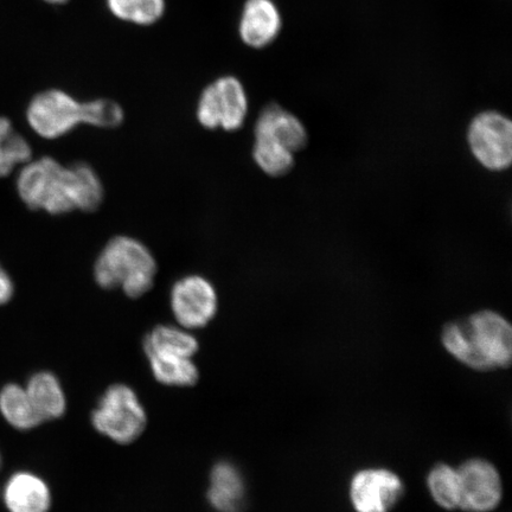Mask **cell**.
I'll return each mask as SVG.
<instances>
[{
	"mask_svg": "<svg viewBox=\"0 0 512 512\" xmlns=\"http://www.w3.org/2000/svg\"><path fill=\"white\" fill-rule=\"evenodd\" d=\"M43 2L49 5L60 6L68 4L70 0H43Z\"/></svg>",
	"mask_w": 512,
	"mask_h": 512,
	"instance_id": "26",
	"label": "cell"
},
{
	"mask_svg": "<svg viewBox=\"0 0 512 512\" xmlns=\"http://www.w3.org/2000/svg\"><path fill=\"white\" fill-rule=\"evenodd\" d=\"M460 485L459 509L466 512H491L503 497L501 475L494 464L485 459H470L458 467Z\"/></svg>",
	"mask_w": 512,
	"mask_h": 512,
	"instance_id": "9",
	"label": "cell"
},
{
	"mask_svg": "<svg viewBox=\"0 0 512 512\" xmlns=\"http://www.w3.org/2000/svg\"><path fill=\"white\" fill-rule=\"evenodd\" d=\"M15 296V284L8 271L0 265V306L11 302Z\"/></svg>",
	"mask_w": 512,
	"mask_h": 512,
	"instance_id": "25",
	"label": "cell"
},
{
	"mask_svg": "<svg viewBox=\"0 0 512 512\" xmlns=\"http://www.w3.org/2000/svg\"><path fill=\"white\" fill-rule=\"evenodd\" d=\"M70 170L74 181L76 210L92 213L99 209L104 201L105 190L98 174L87 163L70 165Z\"/></svg>",
	"mask_w": 512,
	"mask_h": 512,
	"instance_id": "21",
	"label": "cell"
},
{
	"mask_svg": "<svg viewBox=\"0 0 512 512\" xmlns=\"http://www.w3.org/2000/svg\"><path fill=\"white\" fill-rule=\"evenodd\" d=\"M153 377L164 386L192 387L200 380V371L192 358L146 355Z\"/></svg>",
	"mask_w": 512,
	"mask_h": 512,
	"instance_id": "19",
	"label": "cell"
},
{
	"mask_svg": "<svg viewBox=\"0 0 512 512\" xmlns=\"http://www.w3.org/2000/svg\"><path fill=\"white\" fill-rule=\"evenodd\" d=\"M246 483L238 466L215 464L210 472L208 502L217 512H241L246 504Z\"/></svg>",
	"mask_w": 512,
	"mask_h": 512,
	"instance_id": "14",
	"label": "cell"
},
{
	"mask_svg": "<svg viewBox=\"0 0 512 512\" xmlns=\"http://www.w3.org/2000/svg\"><path fill=\"white\" fill-rule=\"evenodd\" d=\"M405 492V485L388 469L358 471L351 479L350 501L356 512H390Z\"/></svg>",
	"mask_w": 512,
	"mask_h": 512,
	"instance_id": "10",
	"label": "cell"
},
{
	"mask_svg": "<svg viewBox=\"0 0 512 512\" xmlns=\"http://www.w3.org/2000/svg\"><path fill=\"white\" fill-rule=\"evenodd\" d=\"M157 262L143 242L117 236L107 243L94 265L96 284L104 290L121 288L127 297H143L155 284Z\"/></svg>",
	"mask_w": 512,
	"mask_h": 512,
	"instance_id": "2",
	"label": "cell"
},
{
	"mask_svg": "<svg viewBox=\"0 0 512 512\" xmlns=\"http://www.w3.org/2000/svg\"><path fill=\"white\" fill-rule=\"evenodd\" d=\"M108 12L119 22L150 28L164 18L166 0H105Z\"/></svg>",
	"mask_w": 512,
	"mask_h": 512,
	"instance_id": "18",
	"label": "cell"
},
{
	"mask_svg": "<svg viewBox=\"0 0 512 512\" xmlns=\"http://www.w3.org/2000/svg\"><path fill=\"white\" fill-rule=\"evenodd\" d=\"M3 502L9 512H49L53 498L46 480L29 471H19L6 482Z\"/></svg>",
	"mask_w": 512,
	"mask_h": 512,
	"instance_id": "13",
	"label": "cell"
},
{
	"mask_svg": "<svg viewBox=\"0 0 512 512\" xmlns=\"http://www.w3.org/2000/svg\"><path fill=\"white\" fill-rule=\"evenodd\" d=\"M472 156L486 170L502 172L512 163V123L501 112H480L467 127Z\"/></svg>",
	"mask_w": 512,
	"mask_h": 512,
	"instance_id": "6",
	"label": "cell"
},
{
	"mask_svg": "<svg viewBox=\"0 0 512 512\" xmlns=\"http://www.w3.org/2000/svg\"><path fill=\"white\" fill-rule=\"evenodd\" d=\"M248 107L243 83L234 75H223L203 89L196 117L207 130L222 128L226 132H235L245 124Z\"/></svg>",
	"mask_w": 512,
	"mask_h": 512,
	"instance_id": "5",
	"label": "cell"
},
{
	"mask_svg": "<svg viewBox=\"0 0 512 512\" xmlns=\"http://www.w3.org/2000/svg\"><path fill=\"white\" fill-rule=\"evenodd\" d=\"M145 355L192 358L200 349L197 338L189 330L174 325H158L144 338Z\"/></svg>",
	"mask_w": 512,
	"mask_h": 512,
	"instance_id": "16",
	"label": "cell"
},
{
	"mask_svg": "<svg viewBox=\"0 0 512 512\" xmlns=\"http://www.w3.org/2000/svg\"><path fill=\"white\" fill-rule=\"evenodd\" d=\"M31 159L32 149L28 140L16 131L10 119L0 117V178L8 177Z\"/></svg>",
	"mask_w": 512,
	"mask_h": 512,
	"instance_id": "20",
	"label": "cell"
},
{
	"mask_svg": "<svg viewBox=\"0 0 512 512\" xmlns=\"http://www.w3.org/2000/svg\"><path fill=\"white\" fill-rule=\"evenodd\" d=\"M29 399L43 424L61 419L67 411V396L57 376L50 371H38L25 386Z\"/></svg>",
	"mask_w": 512,
	"mask_h": 512,
	"instance_id": "15",
	"label": "cell"
},
{
	"mask_svg": "<svg viewBox=\"0 0 512 512\" xmlns=\"http://www.w3.org/2000/svg\"><path fill=\"white\" fill-rule=\"evenodd\" d=\"M2 466H3V456H2V452H0V469H2Z\"/></svg>",
	"mask_w": 512,
	"mask_h": 512,
	"instance_id": "27",
	"label": "cell"
},
{
	"mask_svg": "<svg viewBox=\"0 0 512 512\" xmlns=\"http://www.w3.org/2000/svg\"><path fill=\"white\" fill-rule=\"evenodd\" d=\"M94 430L119 445H130L142 437L147 414L134 389L113 384L101 396L92 416Z\"/></svg>",
	"mask_w": 512,
	"mask_h": 512,
	"instance_id": "4",
	"label": "cell"
},
{
	"mask_svg": "<svg viewBox=\"0 0 512 512\" xmlns=\"http://www.w3.org/2000/svg\"><path fill=\"white\" fill-rule=\"evenodd\" d=\"M254 136L283 145L294 155L309 144V133L303 121L277 104L268 105L260 112Z\"/></svg>",
	"mask_w": 512,
	"mask_h": 512,
	"instance_id": "12",
	"label": "cell"
},
{
	"mask_svg": "<svg viewBox=\"0 0 512 512\" xmlns=\"http://www.w3.org/2000/svg\"><path fill=\"white\" fill-rule=\"evenodd\" d=\"M25 117L37 136L59 139L82 124V102L62 89H47L30 100Z\"/></svg>",
	"mask_w": 512,
	"mask_h": 512,
	"instance_id": "7",
	"label": "cell"
},
{
	"mask_svg": "<svg viewBox=\"0 0 512 512\" xmlns=\"http://www.w3.org/2000/svg\"><path fill=\"white\" fill-rule=\"evenodd\" d=\"M441 342L448 354L471 369L494 370L511 363V325L496 311L483 310L466 320L448 323Z\"/></svg>",
	"mask_w": 512,
	"mask_h": 512,
	"instance_id": "1",
	"label": "cell"
},
{
	"mask_svg": "<svg viewBox=\"0 0 512 512\" xmlns=\"http://www.w3.org/2000/svg\"><path fill=\"white\" fill-rule=\"evenodd\" d=\"M170 304L178 325L192 331L204 328L215 318L219 297L208 279L187 275L172 286Z\"/></svg>",
	"mask_w": 512,
	"mask_h": 512,
	"instance_id": "8",
	"label": "cell"
},
{
	"mask_svg": "<svg viewBox=\"0 0 512 512\" xmlns=\"http://www.w3.org/2000/svg\"><path fill=\"white\" fill-rule=\"evenodd\" d=\"M253 158L259 169L271 177H283L294 168V153L285 146L265 139H255Z\"/></svg>",
	"mask_w": 512,
	"mask_h": 512,
	"instance_id": "23",
	"label": "cell"
},
{
	"mask_svg": "<svg viewBox=\"0 0 512 512\" xmlns=\"http://www.w3.org/2000/svg\"><path fill=\"white\" fill-rule=\"evenodd\" d=\"M283 18L274 0H246L238 24L240 40L246 47L264 49L277 40Z\"/></svg>",
	"mask_w": 512,
	"mask_h": 512,
	"instance_id": "11",
	"label": "cell"
},
{
	"mask_svg": "<svg viewBox=\"0 0 512 512\" xmlns=\"http://www.w3.org/2000/svg\"><path fill=\"white\" fill-rule=\"evenodd\" d=\"M125 114L118 102L96 99L82 102V124L98 128H115L123 124Z\"/></svg>",
	"mask_w": 512,
	"mask_h": 512,
	"instance_id": "24",
	"label": "cell"
},
{
	"mask_svg": "<svg viewBox=\"0 0 512 512\" xmlns=\"http://www.w3.org/2000/svg\"><path fill=\"white\" fill-rule=\"evenodd\" d=\"M16 189L19 198L31 210L55 216L76 210L72 170L54 158L31 159L24 164Z\"/></svg>",
	"mask_w": 512,
	"mask_h": 512,
	"instance_id": "3",
	"label": "cell"
},
{
	"mask_svg": "<svg viewBox=\"0 0 512 512\" xmlns=\"http://www.w3.org/2000/svg\"><path fill=\"white\" fill-rule=\"evenodd\" d=\"M428 491L433 501L445 510L459 509L460 485L458 469L448 464L433 467L427 477Z\"/></svg>",
	"mask_w": 512,
	"mask_h": 512,
	"instance_id": "22",
	"label": "cell"
},
{
	"mask_svg": "<svg viewBox=\"0 0 512 512\" xmlns=\"http://www.w3.org/2000/svg\"><path fill=\"white\" fill-rule=\"evenodd\" d=\"M0 415L6 424L19 432L35 430L43 424L27 390L18 383H8L0 389Z\"/></svg>",
	"mask_w": 512,
	"mask_h": 512,
	"instance_id": "17",
	"label": "cell"
}]
</instances>
